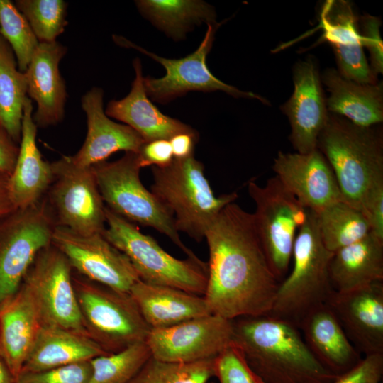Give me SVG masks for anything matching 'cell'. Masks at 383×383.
Listing matches in <instances>:
<instances>
[{"label":"cell","instance_id":"1","mask_svg":"<svg viewBox=\"0 0 383 383\" xmlns=\"http://www.w3.org/2000/svg\"><path fill=\"white\" fill-rule=\"evenodd\" d=\"M207 284L211 313L228 320L267 315L279 281L258 238L252 213L232 202L207 229Z\"/></svg>","mask_w":383,"mask_h":383},{"label":"cell","instance_id":"2","mask_svg":"<svg viewBox=\"0 0 383 383\" xmlns=\"http://www.w3.org/2000/svg\"><path fill=\"white\" fill-rule=\"evenodd\" d=\"M233 343L267 383H331L338 375L307 346L299 328L269 315L231 320Z\"/></svg>","mask_w":383,"mask_h":383},{"label":"cell","instance_id":"3","mask_svg":"<svg viewBox=\"0 0 383 383\" xmlns=\"http://www.w3.org/2000/svg\"><path fill=\"white\" fill-rule=\"evenodd\" d=\"M316 148L331 165L343 201L361 211L371 189L383 184L382 128L360 126L329 112Z\"/></svg>","mask_w":383,"mask_h":383},{"label":"cell","instance_id":"4","mask_svg":"<svg viewBox=\"0 0 383 383\" xmlns=\"http://www.w3.org/2000/svg\"><path fill=\"white\" fill-rule=\"evenodd\" d=\"M306 209V221L299 228L294 244L292 268L279 282L267 314L297 328L310 312L326 304L334 291L329 272L333 252L321 240L316 213Z\"/></svg>","mask_w":383,"mask_h":383},{"label":"cell","instance_id":"5","mask_svg":"<svg viewBox=\"0 0 383 383\" xmlns=\"http://www.w3.org/2000/svg\"><path fill=\"white\" fill-rule=\"evenodd\" d=\"M152 172L150 192L172 213L177 231L197 242L204 239L221 211L238 197L235 192L216 196L203 163L194 155L153 166Z\"/></svg>","mask_w":383,"mask_h":383},{"label":"cell","instance_id":"6","mask_svg":"<svg viewBox=\"0 0 383 383\" xmlns=\"http://www.w3.org/2000/svg\"><path fill=\"white\" fill-rule=\"evenodd\" d=\"M103 236L129 259L139 279L204 296L207 263L201 259H177L167 252L150 235L106 206Z\"/></svg>","mask_w":383,"mask_h":383},{"label":"cell","instance_id":"7","mask_svg":"<svg viewBox=\"0 0 383 383\" xmlns=\"http://www.w3.org/2000/svg\"><path fill=\"white\" fill-rule=\"evenodd\" d=\"M91 168L108 209L133 223L155 229L169 238L187 257L199 259L181 240L172 213L143 184L137 152H125L117 160L104 161Z\"/></svg>","mask_w":383,"mask_h":383},{"label":"cell","instance_id":"8","mask_svg":"<svg viewBox=\"0 0 383 383\" xmlns=\"http://www.w3.org/2000/svg\"><path fill=\"white\" fill-rule=\"evenodd\" d=\"M84 327L106 352L145 342L150 330L129 293L72 275Z\"/></svg>","mask_w":383,"mask_h":383},{"label":"cell","instance_id":"9","mask_svg":"<svg viewBox=\"0 0 383 383\" xmlns=\"http://www.w3.org/2000/svg\"><path fill=\"white\" fill-rule=\"evenodd\" d=\"M57 226L45 196L0 218V304L18 290L38 254L52 244Z\"/></svg>","mask_w":383,"mask_h":383},{"label":"cell","instance_id":"10","mask_svg":"<svg viewBox=\"0 0 383 383\" xmlns=\"http://www.w3.org/2000/svg\"><path fill=\"white\" fill-rule=\"evenodd\" d=\"M250 196L255 204L254 226L269 265L279 282L287 275L295 238L307 209L276 177L265 185L250 181Z\"/></svg>","mask_w":383,"mask_h":383},{"label":"cell","instance_id":"11","mask_svg":"<svg viewBox=\"0 0 383 383\" xmlns=\"http://www.w3.org/2000/svg\"><path fill=\"white\" fill-rule=\"evenodd\" d=\"M220 23L207 24L204 38L197 49L180 59H168L157 55L133 44L123 37L113 35L118 45L134 48L160 63L166 74L160 78L143 77V85L148 96L159 103H167L190 91L204 92L222 91L235 98H249L269 104L268 101L260 95L243 91L224 83L209 70L206 57L214 40L215 33Z\"/></svg>","mask_w":383,"mask_h":383},{"label":"cell","instance_id":"12","mask_svg":"<svg viewBox=\"0 0 383 383\" xmlns=\"http://www.w3.org/2000/svg\"><path fill=\"white\" fill-rule=\"evenodd\" d=\"M51 165L53 179L45 198L57 225L82 235L102 233L106 206L91 167L78 166L69 156Z\"/></svg>","mask_w":383,"mask_h":383},{"label":"cell","instance_id":"13","mask_svg":"<svg viewBox=\"0 0 383 383\" xmlns=\"http://www.w3.org/2000/svg\"><path fill=\"white\" fill-rule=\"evenodd\" d=\"M72 270L66 257L51 244L38 254L22 284L33 297L43 326L89 335L81 315Z\"/></svg>","mask_w":383,"mask_h":383},{"label":"cell","instance_id":"14","mask_svg":"<svg viewBox=\"0 0 383 383\" xmlns=\"http://www.w3.org/2000/svg\"><path fill=\"white\" fill-rule=\"evenodd\" d=\"M52 244L82 277L114 290L129 293L140 280L127 256L102 235H82L57 226Z\"/></svg>","mask_w":383,"mask_h":383},{"label":"cell","instance_id":"15","mask_svg":"<svg viewBox=\"0 0 383 383\" xmlns=\"http://www.w3.org/2000/svg\"><path fill=\"white\" fill-rule=\"evenodd\" d=\"M145 343L151 357L162 361L190 363L214 359L233 343L232 321L211 313L150 329Z\"/></svg>","mask_w":383,"mask_h":383},{"label":"cell","instance_id":"16","mask_svg":"<svg viewBox=\"0 0 383 383\" xmlns=\"http://www.w3.org/2000/svg\"><path fill=\"white\" fill-rule=\"evenodd\" d=\"M294 91L282 110L290 126L289 140L299 153L317 149L318 136L325 127L329 112L322 89L316 61H299L293 70Z\"/></svg>","mask_w":383,"mask_h":383},{"label":"cell","instance_id":"17","mask_svg":"<svg viewBox=\"0 0 383 383\" xmlns=\"http://www.w3.org/2000/svg\"><path fill=\"white\" fill-rule=\"evenodd\" d=\"M326 304L360 354H383V282L333 291Z\"/></svg>","mask_w":383,"mask_h":383},{"label":"cell","instance_id":"18","mask_svg":"<svg viewBox=\"0 0 383 383\" xmlns=\"http://www.w3.org/2000/svg\"><path fill=\"white\" fill-rule=\"evenodd\" d=\"M272 169L299 203L316 213L343 201L335 174L318 149L305 154L279 151Z\"/></svg>","mask_w":383,"mask_h":383},{"label":"cell","instance_id":"19","mask_svg":"<svg viewBox=\"0 0 383 383\" xmlns=\"http://www.w3.org/2000/svg\"><path fill=\"white\" fill-rule=\"evenodd\" d=\"M103 97L102 89L96 87L82 97V108L87 116V135L78 152L69 156L78 166L92 167L118 151L138 152L146 142L128 126L116 123L106 116Z\"/></svg>","mask_w":383,"mask_h":383},{"label":"cell","instance_id":"20","mask_svg":"<svg viewBox=\"0 0 383 383\" xmlns=\"http://www.w3.org/2000/svg\"><path fill=\"white\" fill-rule=\"evenodd\" d=\"M67 48L57 41L40 43L27 70V95L35 101L33 119L38 128L60 123L65 115L67 91L59 65Z\"/></svg>","mask_w":383,"mask_h":383},{"label":"cell","instance_id":"21","mask_svg":"<svg viewBox=\"0 0 383 383\" xmlns=\"http://www.w3.org/2000/svg\"><path fill=\"white\" fill-rule=\"evenodd\" d=\"M322 38L333 48L339 73L350 80L364 83L377 82L365 57L359 28V18L352 4L343 0H329L321 12Z\"/></svg>","mask_w":383,"mask_h":383},{"label":"cell","instance_id":"22","mask_svg":"<svg viewBox=\"0 0 383 383\" xmlns=\"http://www.w3.org/2000/svg\"><path fill=\"white\" fill-rule=\"evenodd\" d=\"M37 131L33 119L32 101L27 97L18 155L9 177V195L15 209H25L37 204L45 196L52 182L51 163L43 160L37 146Z\"/></svg>","mask_w":383,"mask_h":383},{"label":"cell","instance_id":"23","mask_svg":"<svg viewBox=\"0 0 383 383\" xmlns=\"http://www.w3.org/2000/svg\"><path fill=\"white\" fill-rule=\"evenodd\" d=\"M42 326L33 297L23 284L0 304V356L14 379L21 372Z\"/></svg>","mask_w":383,"mask_h":383},{"label":"cell","instance_id":"24","mask_svg":"<svg viewBox=\"0 0 383 383\" xmlns=\"http://www.w3.org/2000/svg\"><path fill=\"white\" fill-rule=\"evenodd\" d=\"M135 79L128 94L119 100L110 101L106 116L123 122L148 142L157 139L170 140L174 135L195 130L182 121L163 114L148 99L144 85L140 60L133 62Z\"/></svg>","mask_w":383,"mask_h":383},{"label":"cell","instance_id":"25","mask_svg":"<svg viewBox=\"0 0 383 383\" xmlns=\"http://www.w3.org/2000/svg\"><path fill=\"white\" fill-rule=\"evenodd\" d=\"M129 294L150 329L165 328L211 314L204 296L177 288L151 284L140 279Z\"/></svg>","mask_w":383,"mask_h":383},{"label":"cell","instance_id":"26","mask_svg":"<svg viewBox=\"0 0 383 383\" xmlns=\"http://www.w3.org/2000/svg\"><path fill=\"white\" fill-rule=\"evenodd\" d=\"M299 329L302 331L304 341L317 360L336 375L350 370L362 359L326 304L310 312Z\"/></svg>","mask_w":383,"mask_h":383},{"label":"cell","instance_id":"27","mask_svg":"<svg viewBox=\"0 0 383 383\" xmlns=\"http://www.w3.org/2000/svg\"><path fill=\"white\" fill-rule=\"evenodd\" d=\"M321 78L330 93L326 99L328 112L360 126H377L383 121L382 82H357L332 68L327 69Z\"/></svg>","mask_w":383,"mask_h":383},{"label":"cell","instance_id":"28","mask_svg":"<svg viewBox=\"0 0 383 383\" xmlns=\"http://www.w3.org/2000/svg\"><path fill=\"white\" fill-rule=\"evenodd\" d=\"M109 353L89 335L42 326L21 372H37L87 362Z\"/></svg>","mask_w":383,"mask_h":383},{"label":"cell","instance_id":"29","mask_svg":"<svg viewBox=\"0 0 383 383\" xmlns=\"http://www.w3.org/2000/svg\"><path fill=\"white\" fill-rule=\"evenodd\" d=\"M334 291L348 292L383 282V240L370 233L333 252L329 267Z\"/></svg>","mask_w":383,"mask_h":383},{"label":"cell","instance_id":"30","mask_svg":"<svg viewBox=\"0 0 383 383\" xmlns=\"http://www.w3.org/2000/svg\"><path fill=\"white\" fill-rule=\"evenodd\" d=\"M135 4L143 15L176 40L195 24L216 23L214 9L202 1L140 0Z\"/></svg>","mask_w":383,"mask_h":383},{"label":"cell","instance_id":"31","mask_svg":"<svg viewBox=\"0 0 383 383\" xmlns=\"http://www.w3.org/2000/svg\"><path fill=\"white\" fill-rule=\"evenodd\" d=\"M27 97L26 74L18 70L11 48L0 35V126L17 144Z\"/></svg>","mask_w":383,"mask_h":383},{"label":"cell","instance_id":"32","mask_svg":"<svg viewBox=\"0 0 383 383\" xmlns=\"http://www.w3.org/2000/svg\"><path fill=\"white\" fill-rule=\"evenodd\" d=\"M316 215L321 240L332 252L361 240L371 232L363 213L343 201L326 206Z\"/></svg>","mask_w":383,"mask_h":383},{"label":"cell","instance_id":"33","mask_svg":"<svg viewBox=\"0 0 383 383\" xmlns=\"http://www.w3.org/2000/svg\"><path fill=\"white\" fill-rule=\"evenodd\" d=\"M150 357L145 342L98 356L90 360L88 383H130Z\"/></svg>","mask_w":383,"mask_h":383},{"label":"cell","instance_id":"34","mask_svg":"<svg viewBox=\"0 0 383 383\" xmlns=\"http://www.w3.org/2000/svg\"><path fill=\"white\" fill-rule=\"evenodd\" d=\"M215 358L190 363L150 357L130 383H209L215 377Z\"/></svg>","mask_w":383,"mask_h":383},{"label":"cell","instance_id":"35","mask_svg":"<svg viewBox=\"0 0 383 383\" xmlns=\"http://www.w3.org/2000/svg\"><path fill=\"white\" fill-rule=\"evenodd\" d=\"M0 35L11 48L18 70L25 72L40 43L26 18L10 0H0Z\"/></svg>","mask_w":383,"mask_h":383},{"label":"cell","instance_id":"36","mask_svg":"<svg viewBox=\"0 0 383 383\" xmlns=\"http://www.w3.org/2000/svg\"><path fill=\"white\" fill-rule=\"evenodd\" d=\"M14 4L39 43L56 41L67 25V4L62 0H16Z\"/></svg>","mask_w":383,"mask_h":383},{"label":"cell","instance_id":"37","mask_svg":"<svg viewBox=\"0 0 383 383\" xmlns=\"http://www.w3.org/2000/svg\"><path fill=\"white\" fill-rule=\"evenodd\" d=\"M218 383H267L248 365L233 343L215 358Z\"/></svg>","mask_w":383,"mask_h":383},{"label":"cell","instance_id":"38","mask_svg":"<svg viewBox=\"0 0 383 383\" xmlns=\"http://www.w3.org/2000/svg\"><path fill=\"white\" fill-rule=\"evenodd\" d=\"M91 372L90 361L37 372H21L14 383H88Z\"/></svg>","mask_w":383,"mask_h":383},{"label":"cell","instance_id":"39","mask_svg":"<svg viewBox=\"0 0 383 383\" xmlns=\"http://www.w3.org/2000/svg\"><path fill=\"white\" fill-rule=\"evenodd\" d=\"M381 20L371 15L359 18V28L362 46L370 53V68L377 77L383 71V44L380 35Z\"/></svg>","mask_w":383,"mask_h":383},{"label":"cell","instance_id":"40","mask_svg":"<svg viewBox=\"0 0 383 383\" xmlns=\"http://www.w3.org/2000/svg\"><path fill=\"white\" fill-rule=\"evenodd\" d=\"M383 354L365 355L352 368L338 374L331 383H382Z\"/></svg>","mask_w":383,"mask_h":383},{"label":"cell","instance_id":"41","mask_svg":"<svg viewBox=\"0 0 383 383\" xmlns=\"http://www.w3.org/2000/svg\"><path fill=\"white\" fill-rule=\"evenodd\" d=\"M137 153L142 168L148 166L163 167L174 160L170 143L167 139L145 142Z\"/></svg>","mask_w":383,"mask_h":383},{"label":"cell","instance_id":"42","mask_svg":"<svg viewBox=\"0 0 383 383\" xmlns=\"http://www.w3.org/2000/svg\"><path fill=\"white\" fill-rule=\"evenodd\" d=\"M19 146L0 126V172L10 176L13 170Z\"/></svg>","mask_w":383,"mask_h":383},{"label":"cell","instance_id":"43","mask_svg":"<svg viewBox=\"0 0 383 383\" xmlns=\"http://www.w3.org/2000/svg\"><path fill=\"white\" fill-rule=\"evenodd\" d=\"M198 140V133L193 132L179 133L170 140L174 159H184L194 155L195 145Z\"/></svg>","mask_w":383,"mask_h":383},{"label":"cell","instance_id":"44","mask_svg":"<svg viewBox=\"0 0 383 383\" xmlns=\"http://www.w3.org/2000/svg\"><path fill=\"white\" fill-rule=\"evenodd\" d=\"M9 177L0 172V218L16 209L9 195Z\"/></svg>","mask_w":383,"mask_h":383},{"label":"cell","instance_id":"45","mask_svg":"<svg viewBox=\"0 0 383 383\" xmlns=\"http://www.w3.org/2000/svg\"><path fill=\"white\" fill-rule=\"evenodd\" d=\"M0 383H14V378L0 356Z\"/></svg>","mask_w":383,"mask_h":383},{"label":"cell","instance_id":"46","mask_svg":"<svg viewBox=\"0 0 383 383\" xmlns=\"http://www.w3.org/2000/svg\"><path fill=\"white\" fill-rule=\"evenodd\" d=\"M209 383H216V382H213V381L211 380Z\"/></svg>","mask_w":383,"mask_h":383}]
</instances>
